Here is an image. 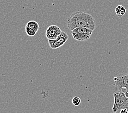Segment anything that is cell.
Instances as JSON below:
<instances>
[{
    "instance_id": "1",
    "label": "cell",
    "mask_w": 128,
    "mask_h": 113,
    "mask_svg": "<svg viewBox=\"0 0 128 113\" xmlns=\"http://www.w3.org/2000/svg\"><path fill=\"white\" fill-rule=\"evenodd\" d=\"M66 23L70 31L77 28H87L93 31L96 28V21L92 15L82 11L72 14L68 18Z\"/></svg>"
},
{
    "instance_id": "2",
    "label": "cell",
    "mask_w": 128,
    "mask_h": 113,
    "mask_svg": "<svg viewBox=\"0 0 128 113\" xmlns=\"http://www.w3.org/2000/svg\"><path fill=\"white\" fill-rule=\"evenodd\" d=\"M114 104L112 107L113 112L114 113L120 112L123 109H128V97L122 91H120L114 94Z\"/></svg>"
},
{
    "instance_id": "3",
    "label": "cell",
    "mask_w": 128,
    "mask_h": 113,
    "mask_svg": "<svg viewBox=\"0 0 128 113\" xmlns=\"http://www.w3.org/2000/svg\"><path fill=\"white\" fill-rule=\"evenodd\" d=\"M93 30L87 28H77L71 31L72 38L78 41H84L89 39Z\"/></svg>"
},
{
    "instance_id": "4",
    "label": "cell",
    "mask_w": 128,
    "mask_h": 113,
    "mask_svg": "<svg viewBox=\"0 0 128 113\" xmlns=\"http://www.w3.org/2000/svg\"><path fill=\"white\" fill-rule=\"evenodd\" d=\"M68 39L69 36L68 34L64 32H62L61 34L56 39L53 40H48V42L52 49L55 50L59 48L62 46L63 45H64L66 43V42L68 41Z\"/></svg>"
},
{
    "instance_id": "5",
    "label": "cell",
    "mask_w": 128,
    "mask_h": 113,
    "mask_svg": "<svg viewBox=\"0 0 128 113\" xmlns=\"http://www.w3.org/2000/svg\"><path fill=\"white\" fill-rule=\"evenodd\" d=\"M62 31L58 26L56 25H51L48 28L45 35L48 40H53L56 39L61 34Z\"/></svg>"
},
{
    "instance_id": "6",
    "label": "cell",
    "mask_w": 128,
    "mask_h": 113,
    "mask_svg": "<svg viewBox=\"0 0 128 113\" xmlns=\"http://www.w3.org/2000/svg\"><path fill=\"white\" fill-rule=\"evenodd\" d=\"M114 80L115 82L116 87L120 91L122 88L128 89V74L122 75L117 77H114Z\"/></svg>"
},
{
    "instance_id": "7",
    "label": "cell",
    "mask_w": 128,
    "mask_h": 113,
    "mask_svg": "<svg viewBox=\"0 0 128 113\" xmlns=\"http://www.w3.org/2000/svg\"><path fill=\"white\" fill-rule=\"evenodd\" d=\"M29 28L32 29L33 30H35L36 32H38L39 29V25L37 22H36V21H30L27 23L26 25Z\"/></svg>"
},
{
    "instance_id": "8",
    "label": "cell",
    "mask_w": 128,
    "mask_h": 113,
    "mask_svg": "<svg viewBox=\"0 0 128 113\" xmlns=\"http://www.w3.org/2000/svg\"><path fill=\"white\" fill-rule=\"evenodd\" d=\"M116 13L119 17L123 16L126 13V9L122 5H119L116 8Z\"/></svg>"
},
{
    "instance_id": "9",
    "label": "cell",
    "mask_w": 128,
    "mask_h": 113,
    "mask_svg": "<svg viewBox=\"0 0 128 113\" xmlns=\"http://www.w3.org/2000/svg\"><path fill=\"white\" fill-rule=\"evenodd\" d=\"M25 31H26V33L27 34V35H28L29 36H31V37L35 36L36 34V33H37V32H36L35 30L29 28V27H28L26 26L25 27Z\"/></svg>"
},
{
    "instance_id": "10",
    "label": "cell",
    "mask_w": 128,
    "mask_h": 113,
    "mask_svg": "<svg viewBox=\"0 0 128 113\" xmlns=\"http://www.w3.org/2000/svg\"><path fill=\"white\" fill-rule=\"evenodd\" d=\"M72 103L75 106H78L81 103V100L78 96H75L72 100Z\"/></svg>"
},
{
    "instance_id": "11",
    "label": "cell",
    "mask_w": 128,
    "mask_h": 113,
    "mask_svg": "<svg viewBox=\"0 0 128 113\" xmlns=\"http://www.w3.org/2000/svg\"><path fill=\"white\" fill-rule=\"evenodd\" d=\"M120 91L123 92L125 94V95H126V96L128 97V88H122Z\"/></svg>"
},
{
    "instance_id": "12",
    "label": "cell",
    "mask_w": 128,
    "mask_h": 113,
    "mask_svg": "<svg viewBox=\"0 0 128 113\" xmlns=\"http://www.w3.org/2000/svg\"><path fill=\"white\" fill-rule=\"evenodd\" d=\"M120 113H128V109H123L121 110Z\"/></svg>"
}]
</instances>
